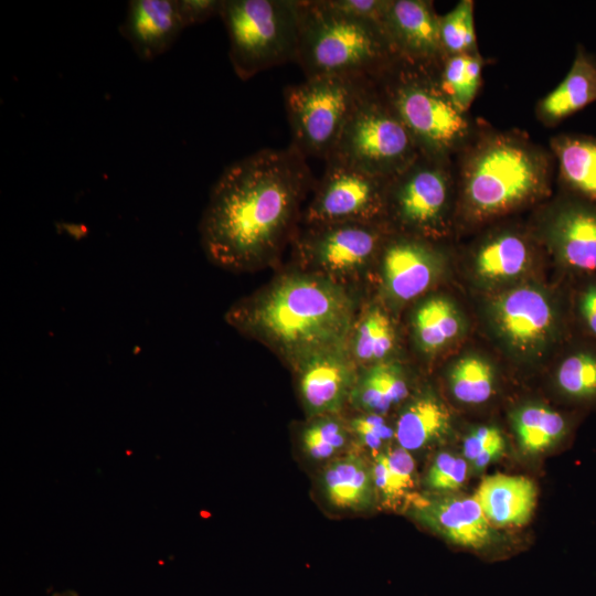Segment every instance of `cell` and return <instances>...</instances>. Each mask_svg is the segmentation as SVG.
Instances as JSON below:
<instances>
[{"label":"cell","mask_w":596,"mask_h":596,"mask_svg":"<svg viewBox=\"0 0 596 596\" xmlns=\"http://www.w3.org/2000/svg\"><path fill=\"white\" fill-rule=\"evenodd\" d=\"M311 184L306 158L291 145L262 149L227 166L211 189L200 222L207 257L232 270L269 262Z\"/></svg>","instance_id":"obj_1"},{"label":"cell","mask_w":596,"mask_h":596,"mask_svg":"<svg viewBox=\"0 0 596 596\" xmlns=\"http://www.w3.org/2000/svg\"><path fill=\"white\" fill-rule=\"evenodd\" d=\"M353 304L340 285L321 275H288L236 304L227 321L299 363L341 345Z\"/></svg>","instance_id":"obj_2"},{"label":"cell","mask_w":596,"mask_h":596,"mask_svg":"<svg viewBox=\"0 0 596 596\" xmlns=\"http://www.w3.org/2000/svg\"><path fill=\"white\" fill-rule=\"evenodd\" d=\"M551 163L543 149L520 134L481 135L465 149L459 167L466 216L486 221L536 201L549 190Z\"/></svg>","instance_id":"obj_3"},{"label":"cell","mask_w":596,"mask_h":596,"mask_svg":"<svg viewBox=\"0 0 596 596\" xmlns=\"http://www.w3.org/2000/svg\"><path fill=\"white\" fill-rule=\"evenodd\" d=\"M300 1L295 62L306 77L339 75L374 79L396 61L383 29L329 9L322 0Z\"/></svg>","instance_id":"obj_4"},{"label":"cell","mask_w":596,"mask_h":596,"mask_svg":"<svg viewBox=\"0 0 596 596\" xmlns=\"http://www.w3.org/2000/svg\"><path fill=\"white\" fill-rule=\"evenodd\" d=\"M373 83L408 129L421 153L449 158L466 146L471 134L467 113L447 98L430 70L397 60Z\"/></svg>","instance_id":"obj_5"},{"label":"cell","mask_w":596,"mask_h":596,"mask_svg":"<svg viewBox=\"0 0 596 596\" xmlns=\"http://www.w3.org/2000/svg\"><path fill=\"white\" fill-rule=\"evenodd\" d=\"M220 17L230 41L231 64L242 81L295 61L299 0H223Z\"/></svg>","instance_id":"obj_6"},{"label":"cell","mask_w":596,"mask_h":596,"mask_svg":"<svg viewBox=\"0 0 596 596\" xmlns=\"http://www.w3.org/2000/svg\"><path fill=\"white\" fill-rule=\"evenodd\" d=\"M419 155L411 132L372 79L355 103L328 159L391 179Z\"/></svg>","instance_id":"obj_7"},{"label":"cell","mask_w":596,"mask_h":596,"mask_svg":"<svg viewBox=\"0 0 596 596\" xmlns=\"http://www.w3.org/2000/svg\"><path fill=\"white\" fill-rule=\"evenodd\" d=\"M372 79L322 75L287 86L284 99L292 141L305 158L333 152L360 95Z\"/></svg>","instance_id":"obj_8"},{"label":"cell","mask_w":596,"mask_h":596,"mask_svg":"<svg viewBox=\"0 0 596 596\" xmlns=\"http://www.w3.org/2000/svg\"><path fill=\"white\" fill-rule=\"evenodd\" d=\"M450 159L421 153L411 164L389 179L385 219L421 238L434 237L446 228L454 189Z\"/></svg>","instance_id":"obj_9"},{"label":"cell","mask_w":596,"mask_h":596,"mask_svg":"<svg viewBox=\"0 0 596 596\" xmlns=\"http://www.w3.org/2000/svg\"><path fill=\"white\" fill-rule=\"evenodd\" d=\"M389 179L336 159L326 168L309 203L307 225L384 223Z\"/></svg>","instance_id":"obj_10"},{"label":"cell","mask_w":596,"mask_h":596,"mask_svg":"<svg viewBox=\"0 0 596 596\" xmlns=\"http://www.w3.org/2000/svg\"><path fill=\"white\" fill-rule=\"evenodd\" d=\"M298 251L313 268L331 277H345L365 268L381 252L389 235L383 223L308 225Z\"/></svg>","instance_id":"obj_11"},{"label":"cell","mask_w":596,"mask_h":596,"mask_svg":"<svg viewBox=\"0 0 596 596\" xmlns=\"http://www.w3.org/2000/svg\"><path fill=\"white\" fill-rule=\"evenodd\" d=\"M496 332L513 352L538 355L555 338L556 309L538 287L523 285L497 295L490 304Z\"/></svg>","instance_id":"obj_12"},{"label":"cell","mask_w":596,"mask_h":596,"mask_svg":"<svg viewBox=\"0 0 596 596\" xmlns=\"http://www.w3.org/2000/svg\"><path fill=\"white\" fill-rule=\"evenodd\" d=\"M382 29L398 61L435 70L444 58L433 2L390 0Z\"/></svg>","instance_id":"obj_13"},{"label":"cell","mask_w":596,"mask_h":596,"mask_svg":"<svg viewBox=\"0 0 596 596\" xmlns=\"http://www.w3.org/2000/svg\"><path fill=\"white\" fill-rule=\"evenodd\" d=\"M381 253L384 286L395 300L418 297L437 277L439 258L424 238L406 234L386 237Z\"/></svg>","instance_id":"obj_14"},{"label":"cell","mask_w":596,"mask_h":596,"mask_svg":"<svg viewBox=\"0 0 596 596\" xmlns=\"http://www.w3.org/2000/svg\"><path fill=\"white\" fill-rule=\"evenodd\" d=\"M184 30L177 0H131L119 33L142 61L167 52Z\"/></svg>","instance_id":"obj_15"},{"label":"cell","mask_w":596,"mask_h":596,"mask_svg":"<svg viewBox=\"0 0 596 596\" xmlns=\"http://www.w3.org/2000/svg\"><path fill=\"white\" fill-rule=\"evenodd\" d=\"M547 238L565 266L596 273V203L583 200L560 205L547 224Z\"/></svg>","instance_id":"obj_16"},{"label":"cell","mask_w":596,"mask_h":596,"mask_svg":"<svg viewBox=\"0 0 596 596\" xmlns=\"http://www.w3.org/2000/svg\"><path fill=\"white\" fill-rule=\"evenodd\" d=\"M415 513L427 526L462 547L478 550L493 540L492 525L473 497L416 500Z\"/></svg>","instance_id":"obj_17"},{"label":"cell","mask_w":596,"mask_h":596,"mask_svg":"<svg viewBox=\"0 0 596 596\" xmlns=\"http://www.w3.org/2000/svg\"><path fill=\"white\" fill-rule=\"evenodd\" d=\"M340 350L323 352L300 363L299 390L311 415L337 413L351 395L355 383L353 371Z\"/></svg>","instance_id":"obj_18"},{"label":"cell","mask_w":596,"mask_h":596,"mask_svg":"<svg viewBox=\"0 0 596 596\" xmlns=\"http://www.w3.org/2000/svg\"><path fill=\"white\" fill-rule=\"evenodd\" d=\"M473 498L491 525L521 526L534 512L538 489L528 477L493 473L481 480Z\"/></svg>","instance_id":"obj_19"},{"label":"cell","mask_w":596,"mask_h":596,"mask_svg":"<svg viewBox=\"0 0 596 596\" xmlns=\"http://www.w3.org/2000/svg\"><path fill=\"white\" fill-rule=\"evenodd\" d=\"M596 102V58L578 47L564 79L536 106V116L545 126L563 119Z\"/></svg>","instance_id":"obj_20"},{"label":"cell","mask_w":596,"mask_h":596,"mask_svg":"<svg viewBox=\"0 0 596 596\" xmlns=\"http://www.w3.org/2000/svg\"><path fill=\"white\" fill-rule=\"evenodd\" d=\"M322 493L336 509L362 511L375 498L371 465L358 453L336 457L321 475Z\"/></svg>","instance_id":"obj_21"},{"label":"cell","mask_w":596,"mask_h":596,"mask_svg":"<svg viewBox=\"0 0 596 596\" xmlns=\"http://www.w3.org/2000/svg\"><path fill=\"white\" fill-rule=\"evenodd\" d=\"M532 262L530 243L514 232H501L483 242L475 256V272L488 284H503L520 277Z\"/></svg>","instance_id":"obj_22"},{"label":"cell","mask_w":596,"mask_h":596,"mask_svg":"<svg viewBox=\"0 0 596 596\" xmlns=\"http://www.w3.org/2000/svg\"><path fill=\"white\" fill-rule=\"evenodd\" d=\"M563 184L583 200L596 203V138L560 135L551 140Z\"/></svg>","instance_id":"obj_23"},{"label":"cell","mask_w":596,"mask_h":596,"mask_svg":"<svg viewBox=\"0 0 596 596\" xmlns=\"http://www.w3.org/2000/svg\"><path fill=\"white\" fill-rule=\"evenodd\" d=\"M450 429V413L433 395L413 400L401 413L395 427L397 446L415 451L441 439Z\"/></svg>","instance_id":"obj_24"},{"label":"cell","mask_w":596,"mask_h":596,"mask_svg":"<svg viewBox=\"0 0 596 596\" xmlns=\"http://www.w3.org/2000/svg\"><path fill=\"white\" fill-rule=\"evenodd\" d=\"M407 394L408 386L400 366L379 362L354 383L350 396L353 404L366 414L383 415Z\"/></svg>","instance_id":"obj_25"},{"label":"cell","mask_w":596,"mask_h":596,"mask_svg":"<svg viewBox=\"0 0 596 596\" xmlns=\"http://www.w3.org/2000/svg\"><path fill=\"white\" fill-rule=\"evenodd\" d=\"M371 471L375 497L386 507L398 504L415 487V460L400 446L373 456Z\"/></svg>","instance_id":"obj_26"},{"label":"cell","mask_w":596,"mask_h":596,"mask_svg":"<svg viewBox=\"0 0 596 596\" xmlns=\"http://www.w3.org/2000/svg\"><path fill=\"white\" fill-rule=\"evenodd\" d=\"M512 426L519 445L529 454L545 451L567 434L565 417L542 405H525L512 413Z\"/></svg>","instance_id":"obj_27"},{"label":"cell","mask_w":596,"mask_h":596,"mask_svg":"<svg viewBox=\"0 0 596 596\" xmlns=\"http://www.w3.org/2000/svg\"><path fill=\"white\" fill-rule=\"evenodd\" d=\"M413 326L419 348L424 352L434 353L458 337L462 322L449 299L433 297L416 309Z\"/></svg>","instance_id":"obj_28"},{"label":"cell","mask_w":596,"mask_h":596,"mask_svg":"<svg viewBox=\"0 0 596 596\" xmlns=\"http://www.w3.org/2000/svg\"><path fill=\"white\" fill-rule=\"evenodd\" d=\"M482 67L483 60L477 52L445 57L430 71L447 98L467 113L479 91Z\"/></svg>","instance_id":"obj_29"},{"label":"cell","mask_w":596,"mask_h":596,"mask_svg":"<svg viewBox=\"0 0 596 596\" xmlns=\"http://www.w3.org/2000/svg\"><path fill=\"white\" fill-rule=\"evenodd\" d=\"M494 370L479 355H466L449 372V386L454 397L465 404L488 401L494 390Z\"/></svg>","instance_id":"obj_30"},{"label":"cell","mask_w":596,"mask_h":596,"mask_svg":"<svg viewBox=\"0 0 596 596\" xmlns=\"http://www.w3.org/2000/svg\"><path fill=\"white\" fill-rule=\"evenodd\" d=\"M395 332L387 315L380 308L370 309L360 321L354 339L353 352L363 363L382 362L394 349Z\"/></svg>","instance_id":"obj_31"},{"label":"cell","mask_w":596,"mask_h":596,"mask_svg":"<svg viewBox=\"0 0 596 596\" xmlns=\"http://www.w3.org/2000/svg\"><path fill=\"white\" fill-rule=\"evenodd\" d=\"M556 384L573 401H596V352L582 349L568 354L557 368Z\"/></svg>","instance_id":"obj_32"},{"label":"cell","mask_w":596,"mask_h":596,"mask_svg":"<svg viewBox=\"0 0 596 596\" xmlns=\"http://www.w3.org/2000/svg\"><path fill=\"white\" fill-rule=\"evenodd\" d=\"M439 38L444 58L478 52L471 0H461L439 15Z\"/></svg>","instance_id":"obj_33"},{"label":"cell","mask_w":596,"mask_h":596,"mask_svg":"<svg viewBox=\"0 0 596 596\" xmlns=\"http://www.w3.org/2000/svg\"><path fill=\"white\" fill-rule=\"evenodd\" d=\"M348 443V430L331 416H319L308 424L301 434V447L313 460L338 456Z\"/></svg>","instance_id":"obj_34"},{"label":"cell","mask_w":596,"mask_h":596,"mask_svg":"<svg viewBox=\"0 0 596 596\" xmlns=\"http://www.w3.org/2000/svg\"><path fill=\"white\" fill-rule=\"evenodd\" d=\"M505 450V439L496 426H480L464 439L462 453L467 461L478 470L499 459Z\"/></svg>","instance_id":"obj_35"},{"label":"cell","mask_w":596,"mask_h":596,"mask_svg":"<svg viewBox=\"0 0 596 596\" xmlns=\"http://www.w3.org/2000/svg\"><path fill=\"white\" fill-rule=\"evenodd\" d=\"M467 471L466 459L450 453H439L427 471L426 485L435 491H455L464 485Z\"/></svg>","instance_id":"obj_36"},{"label":"cell","mask_w":596,"mask_h":596,"mask_svg":"<svg viewBox=\"0 0 596 596\" xmlns=\"http://www.w3.org/2000/svg\"><path fill=\"white\" fill-rule=\"evenodd\" d=\"M351 429L359 441L375 456L381 453L385 443L395 437V430L386 424L383 415L364 414L351 422Z\"/></svg>","instance_id":"obj_37"},{"label":"cell","mask_w":596,"mask_h":596,"mask_svg":"<svg viewBox=\"0 0 596 596\" xmlns=\"http://www.w3.org/2000/svg\"><path fill=\"white\" fill-rule=\"evenodd\" d=\"M322 2L339 13L370 21L382 28L390 0H322Z\"/></svg>","instance_id":"obj_38"},{"label":"cell","mask_w":596,"mask_h":596,"mask_svg":"<svg viewBox=\"0 0 596 596\" xmlns=\"http://www.w3.org/2000/svg\"><path fill=\"white\" fill-rule=\"evenodd\" d=\"M184 29L220 15L223 0H177Z\"/></svg>","instance_id":"obj_39"},{"label":"cell","mask_w":596,"mask_h":596,"mask_svg":"<svg viewBox=\"0 0 596 596\" xmlns=\"http://www.w3.org/2000/svg\"><path fill=\"white\" fill-rule=\"evenodd\" d=\"M578 309L584 324L596 337V281L588 284L582 290Z\"/></svg>","instance_id":"obj_40"},{"label":"cell","mask_w":596,"mask_h":596,"mask_svg":"<svg viewBox=\"0 0 596 596\" xmlns=\"http://www.w3.org/2000/svg\"><path fill=\"white\" fill-rule=\"evenodd\" d=\"M64 596H68V595H64Z\"/></svg>","instance_id":"obj_41"}]
</instances>
